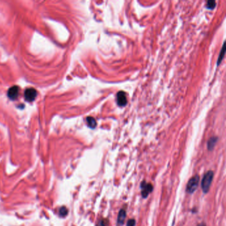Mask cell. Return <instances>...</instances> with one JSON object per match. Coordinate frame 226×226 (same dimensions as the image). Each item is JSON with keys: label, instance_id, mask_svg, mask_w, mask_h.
I'll use <instances>...</instances> for the list:
<instances>
[{"label": "cell", "instance_id": "cell-3", "mask_svg": "<svg viewBox=\"0 0 226 226\" xmlns=\"http://www.w3.org/2000/svg\"><path fill=\"white\" fill-rule=\"evenodd\" d=\"M25 98L27 102H33L36 98L37 92L34 88H28L25 91Z\"/></svg>", "mask_w": 226, "mask_h": 226}, {"label": "cell", "instance_id": "cell-1", "mask_svg": "<svg viewBox=\"0 0 226 226\" xmlns=\"http://www.w3.org/2000/svg\"><path fill=\"white\" fill-rule=\"evenodd\" d=\"M213 177V172L212 171L207 172L204 176V178L202 181V188L203 192L207 193L210 190V187L211 186L212 182Z\"/></svg>", "mask_w": 226, "mask_h": 226}, {"label": "cell", "instance_id": "cell-10", "mask_svg": "<svg viewBox=\"0 0 226 226\" xmlns=\"http://www.w3.org/2000/svg\"><path fill=\"white\" fill-rule=\"evenodd\" d=\"M216 140H217V139H216V138H215V137H212L210 139L208 144V149L210 150H212L213 148V147H214L215 144L216 143Z\"/></svg>", "mask_w": 226, "mask_h": 226}, {"label": "cell", "instance_id": "cell-8", "mask_svg": "<svg viewBox=\"0 0 226 226\" xmlns=\"http://www.w3.org/2000/svg\"><path fill=\"white\" fill-rule=\"evenodd\" d=\"M86 121L88 125L90 128H95V127L96 126V121L95 120V119L92 117H87Z\"/></svg>", "mask_w": 226, "mask_h": 226}, {"label": "cell", "instance_id": "cell-7", "mask_svg": "<svg viewBox=\"0 0 226 226\" xmlns=\"http://www.w3.org/2000/svg\"><path fill=\"white\" fill-rule=\"evenodd\" d=\"M126 218V212L124 210H121L119 212L118 218H117V223L119 225H122L124 223V220Z\"/></svg>", "mask_w": 226, "mask_h": 226}, {"label": "cell", "instance_id": "cell-13", "mask_svg": "<svg viewBox=\"0 0 226 226\" xmlns=\"http://www.w3.org/2000/svg\"><path fill=\"white\" fill-rule=\"evenodd\" d=\"M135 219H129V220L127 222V226H135Z\"/></svg>", "mask_w": 226, "mask_h": 226}, {"label": "cell", "instance_id": "cell-9", "mask_svg": "<svg viewBox=\"0 0 226 226\" xmlns=\"http://www.w3.org/2000/svg\"><path fill=\"white\" fill-rule=\"evenodd\" d=\"M68 209L65 206L61 207L60 210H59V215H60L61 217H64V216L68 214Z\"/></svg>", "mask_w": 226, "mask_h": 226}, {"label": "cell", "instance_id": "cell-11", "mask_svg": "<svg viewBox=\"0 0 226 226\" xmlns=\"http://www.w3.org/2000/svg\"><path fill=\"white\" fill-rule=\"evenodd\" d=\"M224 52H225V47H224V46H223V48H222V52H220V55H219V57H218V65H219V63H220V62H222V58H223V57H224V54H225Z\"/></svg>", "mask_w": 226, "mask_h": 226}, {"label": "cell", "instance_id": "cell-5", "mask_svg": "<svg viewBox=\"0 0 226 226\" xmlns=\"http://www.w3.org/2000/svg\"><path fill=\"white\" fill-rule=\"evenodd\" d=\"M117 102L120 106H125L127 104V97L124 92H120L117 94Z\"/></svg>", "mask_w": 226, "mask_h": 226}, {"label": "cell", "instance_id": "cell-2", "mask_svg": "<svg viewBox=\"0 0 226 226\" xmlns=\"http://www.w3.org/2000/svg\"><path fill=\"white\" fill-rule=\"evenodd\" d=\"M199 180V177L198 175H196L195 177H193L189 181H188L186 186V191L188 193L192 194L193 192H195L198 186Z\"/></svg>", "mask_w": 226, "mask_h": 226}, {"label": "cell", "instance_id": "cell-15", "mask_svg": "<svg viewBox=\"0 0 226 226\" xmlns=\"http://www.w3.org/2000/svg\"><path fill=\"white\" fill-rule=\"evenodd\" d=\"M198 226H206V224H200V225H198Z\"/></svg>", "mask_w": 226, "mask_h": 226}, {"label": "cell", "instance_id": "cell-6", "mask_svg": "<svg viewBox=\"0 0 226 226\" xmlns=\"http://www.w3.org/2000/svg\"><path fill=\"white\" fill-rule=\"evenodd\" d=\"M19 87L14 86L10 88L7 92V96L10 99L15 100L18 97L19 94Z\"/></svg>", "mask_w": 226, "mask_h": 226}, {"label": "cell", "instance_id": "cell-14", "mask_svg": "<svg viewBox=\"0 0 226 226\" xmlns=\"http://www.w3.org/2000/svg\"><path fill=\"white\" fill-rule=\"evenodd\" d=\"M97 226H107V225H106V224L105 221L101 220V221H100V222H99L98 224V225H97Z\"/></svg>", "mask_w": 226, "mask_h": 226}, {"label": "cell", "instance_id": "cell-12", "mask_svg": "<svg viewBox=\"0 0 226 226\" xmlns=\"http://www.w3.org/2000/svg\"><path fill=\"white\" fill-rule=\"evenodd\" d=\"M215 6H216V2L214 1H208V3H207V5H206V7L210 9H213L215 7Z\"/></svg>", "mask_w": 226, "mask_h": 226}, {"label": "cell", "instance_id": "cell-4", "mask_svg": "<svg viewBox=\"0 0 226 226\" xmlns=\"http://www.w3.org/2000/svg\"><path fill=\"white\" fill-rule=\"evenodd\" d=\"M141 195L143 198H147L150 192L153 191V186L149 183H146L145 182H143L141 184Z\"/></svg>", "mask_w": 226, "mask_h": 226}]
</instances>
